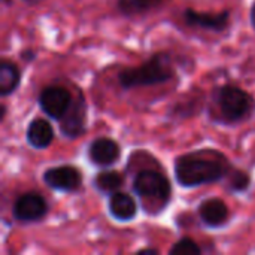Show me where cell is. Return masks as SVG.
I'll return each instance as SVG.
<instances>
[{
    "label": "cell",
    "instance_id": "cb8c5ba5",
    "mask_svg": "<svg viewBox=\"0 0 255 255\" xmlns=\"http://www.w3.org/2000/svg\"><path fill=\"white\" fill-rule=\"evenodd\" d=\"M24 4H27V6H37V4H40L42 1H45V0H21Z\"/></svg>",
    "mask_w": 255,
    "mask_h": 255
},
{
    "label": "cell",
    "instance_id": "ac0fdd59",
    "mask_svg": "<svg viewBox=\"0 0 255 255\" xmlns=\"http://www.w3.org/2000/svg\"><path fill=\"white\" fill-rule=\"evenodd\" d=\"M224 182H226L227 190L232 194H244V193H247L251 188L253 178H251V175L247 170L235 167Z\"/></svg>",
    "mask_w": 255,
    "mask_h": 255
},
{
    "label": "cell",
    "instance_id": "9c48e42d",
    "mask_svg": "<svg viewBox=\"0 0 255 255\" xmlns=\"http://www.w3.org/2000/svg\"><path fill=\"white\" fill-rule=\"evenodd\" d=\"M182 19L190 28H200L212 33H224L232 24V12L229 9L220 12H202L193 7H185Z\"/></svg>",
    "mask_w": 255,
    "mask_h": 255
},
{
    "label": "cell",
    "instance_id": "e0dca14e",
    "mask_svg": "<svg viewBox=\"0 0 255 255\" xmlns=\"http://www.w3.org/2000/svg\"><path fill=\"white\" fill-rule=\"evenodd\" d=\"M205 97V96H203ZM202 96H196L194 93L191 94L190 93V97L188 99H182V100H178L170 109H169V117L176 120V121H181V120H188L191 117H194L196 114H199L200 111V103L203 100Z\"/></svg>",
    "mask_w": 255,
    "mask_h": 255
},
{
    "label": "cell",
    "instance_id": "44dd1931",
    "mask_svg": "<svg viewBox=\"0 0 255 255\" xmlns=\"http://www.w3.org/2000/svg\"><path fill=\"white\" fill-rule=\"evenodd\" d=\"M136 254L139 255H145V254H154V255H158L160 254V250H157V248H142V250H137L136 251Z\"/></svg>",
    "mask_w": 255,
    "mask_h": 255
},
{
    "label": "cell",
    "instance_id": "d6986e66",
    "mask_svg": "<svg viewBox=\"0 0 255 255\" xmlns=\"http://www.w3.org/2000/svg\"><path fill=\"white\" fill-rule=\"evenodd\" d=\"M203 253L202 247L190 236L178 239L169 250L170 255H200Z\"/></svg>",
    "mask_w": 255,
    "mask_h": 255
},
{
    "label": "cell",
    "instance_id": "5b68a950",
    "mask_svg": "<svg viewBox=\"0 0 255 255\" xmlns=\"http://www.w3.org/2000/svg\"><path fill=\"white\" fill-rule=\"evenodd\" d=\"M49 212L46 199L37 191H25L16 196L12 205V218L18 224H36Z\"/></svg>",
    "mask_w": 255,
    "mask_h": 255
},
{
    "label": "cell",
    "instance_id": "7c38bea8",
    "mask_svg": "<svg viewBox=\"0 0 255 255\" xmlns=\"http://www.w3.org/2000/svg\"><path fill=\"white\" fill-rule=\"evenodd\" d=\"M108 212L118 223H130L137 217L139 205L131 194L120 190L108 197Z\"/></svg>",
    "mask_w": 255,
    "mask_h": 255
},
{
    "label": "cell",
    "instance_id": "5bb4252c",
    "mask_svg": "<svg viewBox=\"0 0 255 255\" xmlns=\"http://www.w3.org/2000/svg\"><path fill=\"white\" fill-rule=\"evenodd\" d=\"M91 184L97 193L109 197L111 194L123 190V187L126 185V176L120 170L106 167V169H102L100 172H97L94 175Z\"/></svg>",
    "mask_w": 255,
    "mask_h": 255
},
{
    "label": "cell",
    "instance_id": "277c9868",
    "mask_svg": "<svg viewBox=\"0 0 255 255\" xmlns=\"http://www.w3.org/2000/svg\"><path fill=\"white\" fill-rule=\"evenodd\" d=\"M131 190L134 196L146 203L145 209H148V206H155L158 214L170 205L173 196L172 181L163 172L154 169H142L136 172L133 176Z\"/></svg>",
    "mask_w": 255,
    "mask_h": 255
},
{
    "label": "cell",
    "instance_id": "ba28073f",
    "mask_svg": "<svg viewBox=\"0 0 255 255\" xmlns=\"http://www.w3.org/2000/svg\"><path fill=\"white\" fill-rule=\"evenodd\" d=\"M73 102V96L69 88L63 85H46L40 90L37 96V105L40 111L49 118L60 121L64 114L69 111L70 105Z\"/></svg>",
    "mask_w": 255,
    "mask_h": 255
},
{
    "label": "cell",
    "instance_id": "52a82bcc",
    "mask_svg": "<svg viewBox=\"0 0 255 255\" xmlns=\"http://www.w3.org/2000/svg\"><path fill=\"white\" fill-rule=\"evenodd\" d=\"M43 184L58 193H76L82 188L84 176L79 167L73 164H60L45 169L42 173Z\"/></svg>",
    "mask_w": 255,
    "mask_h": 255
},
{
    "label": "cell",
    "instance_id": "ffe728a7",
    "mask_svg": "<svg viewBox=\"0 0 255 255\" xmlns=\"http://www.w3.org/2000/svg\"><path fill=\"white\" fill-rule=\"evenodd\" d=\"M19 57H21V60L24 63H31V61H34L37 58V52L34 49H31V48H27V49H22L19 52Z\"/></svg>",
    "mask_w": 255,
    "mask_h": 255
},
{
    "label": "cell",
    "instance_id": "2e32d148",
    "mask_svg": "<svg viewBox=\"0 0 255 255\" xmlns=\"http://www.w3.org/2000/svg\"><path fill=\"white\" fill-rule=\"evenodd\" d=\"M115 4L123 16L134 18L163 7L164 0H117Z\"/></svg>",
    "mask_w": 255,
    "mask_h": 255
},
{
    "label": "cell",
    "instance_id": "3957f363",
    "mask_svg": "<svg viewBox=\"0 0 255 255\" xmlns=\"http://www.w3.org/2000/svg\"><path fill=\"white\" fill-rule=\"evenodd\" d=\"M176 76L175 61L169 51H157L136 67H124L117 81L124 91L170 82Z\"/></svg>",
    "mask_w": 255,
    "mask_h": 255
},
{
    "label": "cell",
    "instance_id": "8992f818",
    "mask_svg": "<svg viewBox=\"0 0 255 255\" xmlns=\"http://www.w3.org/2000/svg\"><path fill=\"white\" fill-rule=\"evenodd\" d=\"M60 133L63 137L69 140L79 139L87 133V124H88V105L87 99L82 94L81 90H78L76 97H73V102L69 108V111L64 114V117L58 121Z\"/></svg>",
    "mask_w": 255,
    "mask_h": 255
},
{
    "label": "cell",
    "instance_id": "4fadbf2b",
    "mask_svg": "<svg viewBox=\"0 0 255 255\" xmlns=\"http://www.w3.org/2000/svg\"><path fill=\"white\" fill-rule=\"evenodd\" d=\"M55 139V130L49 120L46 118H33L25 128V140L27 143L37 151L48 149Z\"/></svg>",
    "mask_w": 255,
    "mask_h": 255
},
{
    "label": "cell",
    "instance_id": "8fae6325",
    "mask_svg": "<svg viewBox=\"0 0 255 255\" xmlns=\"http://www.w3.org/2000/svg\"><path fill=\"white\" fill-rule=\"evenodd\" d=\"M197 217L206 229L218 230L229 224V221L232 218V212L223 199L209 197L199 203Z\"/></svg>",
    "mask_w": 255,
    "mask_h": 255
},
{
    "label": "cell",
    "instance_id": "30bf717a",
    "mask_svg": "<svg viewBox=\"0 0 255 255\" xmlns=\"http://www.w3.org/2000/svg\"><path fill=\"white\" fill-rule=\"evenodd\" d=\"M121 145L108 136H99L93 139L87 148V157L96 167L106 169L115 166L121 158Z\"/></svg>",
    "mask_w": 255,
    "mask_h": 255
},
{
    "label": "cell",
    "instance_id": "9a60e30c",
    "mask_svg": "<svg viewBox=\"0 0 255 255\" xmlns=\"http://www.w3.org/2000/svg\"><path fill=\"white\" fill-rule=\"evenodd\" d=\"M21 69L16 63L7 58L0 61V97L6 99L12 96L21 85Z\"/></svg>",
    "mask_w": 255,
    "mask_h": 255
},
{
    "label": "cell",
    "instance_id": "7a4b0ae2",
    "mask_svg": "<svg viewBox=\"0 0 255 255\" xmlns=\"http://www.w3.org/2000/svg\"><path fill=\"white\" fill-rule=\"evenodd\" d=\"M255 112V97L236 84H223L214 88L209 115L212 121L236 126L247 121Z\"/></svg>",
    "mask_w": 255,
    "mask_h": 255
},
{
    "label": "cell",
    "instance_id": "6da1fadb",
    "mask_svg": "<svg viewBox=\"0 0 255 255\" xmlns=\"http://www.w3.org/2000/svg\"><path fill=\"white\" fill-rule=\"evenodd\" d=\"M233 169L229 157L214 148L194 149L178 155L173 161L175 181L185 190L224 182Z\"/></svg>",
    "mask_w": 255,
    "mask_h": 255
},
{
    "label": "cell",
    "instance_id": "7402d4cb",
    "mask_svg": "<svg viewBox=\"0 0 255 255\" xmlns=\"http://www.w3.org/2000/svg\"><path fill=\"white\" fill-rule=\"evenodd\" d=\"M250 22H251V25H253V28H254L255 31V1L253 3L251 9H250Z\"/></svg>",
    "mask_w": 255,
    "mask_h": 255
},
{
    "label": "cell",
    "instance_id": "603a6c76",
    "mask_svg": "<svg viewBox=\"0 0 255 255\" xmlns=\"http://www.w3.org/2000/svg\"><path fill=\"white\" fill-rule=\"evenodd\" d=\"M6 114H7V108H6V105H4V103H1V105H0V123H3V121H4Z\"/></svg>",
    "mask_w": 255,
    "mask_h": 255
}]
</instances>
